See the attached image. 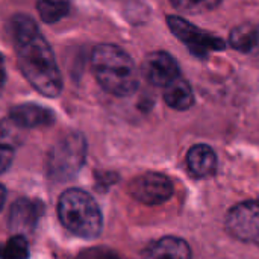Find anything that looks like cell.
Listing matches in <instances>:
<instances>
[{
	"label": "cell",
	"mask_w": 259,
	"mask_h": 259,
	"mask_svg": "<svg viewBox=\"0 0 259 259\" xmlns=\"http://www.w3.org/2000/svg\"><path fill=\"white\" fill-rule=\"evenodd\" d=\"M171 5L187 14H202L215 9L223 0H170Z\"/></svg>",
	"instance_id": "e0dca14e"
},
{
	"label": "cell",
	"mask_w": 259,
	"mask_h": 259,
	"mask_svg": "<svg viewBox=\"0 0 259 259\" xmlns=\"http://www.w3.org/2000/svg\"><path fill=\"white\" fill-rule=\"evenodd\" d=\"M21 129L17 123H14L9 117L0 120V144L8 146L14 149V146H18L23 140Z\"/></svg>",
	"instance_id": "ac0fdd59"
},
{
	"label": "cell",
	"mask_w": 259,
	"mask_h": 259,
	"mask_svg": "<svg viewBox=\"0 0 259 259\" xmlns=\"http://www.w3.org/2000/svg\"><path fill=\"white\" fill-rule=\"evenodd\" d=\"M12 159H14V149L0 144V175L11 167Z\"/></svg>",
	"instance_id": "ffe728a7"
},
{
	"label": "cell",
	"mask_w": 259,
	"mask_h": 259,
	"mask_svg": "<svg viewBox=\"0 0 259 259\" xmlns=\"http://www.w3.org/2000/svg\"><path fill=\"white\" fill-rule=\"evenodd\" d=\"M255 39V26L252 24H241L231 32L229 41L231 46L243 53H252Z\"/></svg>",
	"instance_id": "9a60e30c"
},
{
	"label": "cell",
	"mask_w": 259,
	"mask_h": 259,
	"mask_svg": "<svg viewBox=\"0 0 259 259\" xmlns=\"http://www.w3.org/2000/svg\"><path fill=\"white\" fill-rule=\"evenodd\" d=\"M187 165L193 176L209 178L217 170V155L206 144H196L187 153Z\"/></svg>",
	"instance_id": "7c38bea8"
},
{
	"label": "cell",
	"mask_w": 259,
	"mask_h": 259,
	"mask_svg": "<svg viewBox=\"0 0 259 259\" xmlns=\"http://www.w3.org/2000/svg\"><path fill=\"white\" fill-rule=\"evenodd\" d=\"M91 68L99 85L117 97L132 96L138 88V70L132 58L115 44H99L91 52Z\"/></svg>",
	"instance_id": "7a4b0ae2"
},
{
	"label": "cell",
	"mask_w": 259,
	"mask_h": 259,
	"mask_svg": "<svg viewBox=\"0 0 259 259\" xmlns=\"http://www.w3.org/2000/svg\"><path fill=\"white\" fill-rule=\"evenodd\" d=\"M58 217L71 234L93 240L103 228V217L96 200L83 190H65L58 202Z\"/></svg>",
	"instance_id": "3957f363"
},
{
	"label": "cell",
	"mask_w": 259,
	"mask_h": 259,
	"mask_svg": "<svg viewBox=\"0 0 259 259\" xmlns=\"http://www.w3.org/2000/svg\"><path fill=\"white\" fill-rule=\"evenodd\" d=\"M5 82H6V67H5V58L0 53V87H3Z\"/></svg>",
	"instance_id": "44dd1931"
},
{
	"label": "cell",
	"mask_w": 259,
	"mask_h": 259,
	"mask_svg": "<svg viewBox=\"0 0 259 259\" xmlns=\"http://www.w3.org/2000/svg\"><path fill=\"white\" fill-rule=\"evenodd\" d=\"M76 259H120L117 252H114L109 247H91L88 250H83Z\"/></svg>",
	"instance_id": "d6986e66"
},
{
	"label": "cell",
	"mask_w": 259,
	"mask_h": 259,
	"mask_svg": "<svg viewBox=\"0 0 259 259\" xmlns=\"http://www.w3.org/2000/svg\"><path fill=\"white\" fill-rule=\"evenodd\" d=\"M9 118L23 129L52 126L56 121V115L52 109L36 103L15 105L9 111Z\"/></svg>",
	"instance_id": "30bf717a"
},
{
	"label": "cell",
	"mask_w": 259,
	"mask_h": 259,
	"mask_svg": "<svg viewBox=\"0 0 259 259\" xmlns=\"http://www.w3.org/2000/svg\"><path fill=\"white\" fill-rule=\"evenodd\" d=\"M250 55L259 56V26H255V39H253V49Z\"/></svg>",
	"instance_id": "7402d4cb"
},
{
	"label": "cell",
	"mask_w": 259,
	"mask_h": 259,
	"mask_svg": "<svg viewBox=\"0 0 259 259\" xmlns=\"http://www.w3.org/2000/svg\"><path fill=\"white\" fill-rule=\"evenodd\" d=\"M167 23L170 30L175 33V36L181 42H184L188 47V50L197 58H206L212 52L225 50L226 44L222 38L193 26L182 17L168 15Z\"/></svg>",
	"instance_id": "5b68a950"
},
{
	"label": "cell",
	"mask_w": 259,
	"mask_h": 259,
	"mask_svg": "<svg viewBox=\"0 0 259 259\" xmlns=\"http://www.w3.org/2000/svg\"><path fill=\"white\" fill-rule=\"evenodd\" d=\"M87 159V140L80 132H68L61 137L49 150L47 175L56 182H67L74 178Z\"/></svg>",
	"instance_id": "277c9868"
},
{
	"label": "cell",
	"mask_w": 259,
	"mask_h": 259,
	"mask_svg": "<svg viewBox=\"0 0 259 259\" xmlns=\"http://www.w3.org/2000/svg\"><path fill=\"white\" fill-rule=\"evenodd\" d=\"M127 191L137 202L153 206L167 202L173 196V184L165 175L152 171L134 178Z\"/></svg>",
	"instance_id": "52a82bcc"
},
{
	"label": "cell",
	"mask_w": 259,
	"mask_h": 259,
	"mask_svg": "<svg viewBox=\"0 0 259 259\" xmlns=\"http://www.w3.org/2000/svg\"><path fill=\"white\" fill-rule=\"evenodd\" d=\"M226 229L234 238L259 247V202L249 200L231 208L226 215Z\"/></svg>",
	"instance_id": "8992f818"
},
{
	"label": "cell",
	"mask_w": 259,
	"mask_h": 259,
	"mask_svg": "<svg viewBox=\"0 0 259 259\" xmlns=\"http://www.w3.org/2000/svg\"><path fill=\"white\" fill-rule=\"evenodd\" d=\"M140 259H191V249L182 238L164 237L152 243Z\"/></svg>",
	"instance_id": "8fae6325"
},
{
	"label": "cell",
	"mask_w": 259,
	"mask_h": 259,
	"mask_svg": "<svg viewBox=\"0 0 259 259\" xmlns=\"http://www.w3.org/2000/svg\"><path fill=\"white\" fill-rule=\"evenodd\" d=\"M5 199H6V190H5V187L0 184V211H2V208H3Z\"/></svg>",
	"instance_id": "603a6c76"
},
{
	"label": "cell",
	"mask_w": 259,
	"mask_h": 259,
	"mask_svg": "<svg viewBox=\"0 0 259 259\" xmlns=\"http://www.w3.org/2000/svg\"><path fill=\"white\" fill-rule=\"evenodd\" d=\"M164 100L170 108L185 111L194 105V93L188 80L179 76L167 87H164Z\"/></svg>",
	"instance_id": "4fadbf2b"
},
{
	"label": "cell",
	"mask_w": 259,
	"mask_h": 259,
	"mask_svg": "<svg viewBox=\"0 0 259 259\" xmlns=\"http://www.w3.org/2000/svg\"><path fill=\"white\" fill-rule=\"evenodd\" d=\"M17 64L26 80L50 99L62 93V74L55 52L30 15L14 14L9 21Z\"/></svg>",
	"instance_id": "6da1fadb"
},
{
	"label": "cell",
	"mask_w": 259,
	"mask_h": 259,
	"mask_svg": "<svg viewBox=\"0 0 259 259\" xmlns=\"http://www.w3.org/2000/svg\"><path fill=\"white\" fill-rule=\"evenodd\" d=\"M70 0H38L36 11L47 24H55L70 14Z\"/></svg>",
	"instance_id": "5bb4252c"
},
{
	"label": "cell",
	"mask_w": 259,
	"mask_h": 259,
	"mask_svg": "<svg viewBox=\"0 0 259 259\" xmlns=\"http://www.w3.org/2000/svg\"><path fill=\"white\" fill-rule=\"evenodd\" d=\"M143 74L155 87H167L181 76L175 58L162 50L152 52L146 56L143 62Z\"/></svg>",
	"instance_id": "ba28073f"
},
{
	"label": "cell",
	"mask_w": 259,
	"mask_h": 259,
	"mask_svg": "<svg viewBox=\"0 0 259 259\" xmlns=\"http://www.w3.org/2000/svg\"><path fill=\"white\" fill-rule=\"evenodd\" d=\"M2 259H27L29 246L23 235H14L2 247Z\"/></svg>",
	"instance_id": "2e32d148"
},
{
	"label": "cell",
	"mask_w": 259,
	"mask_h": 259,
	"mask_svg": "<svg viewBox=\"0 0 259 259\" xmlns=\"http://www.w3.org/2000/svg\"><path fill=\"white\" fill-rule=\"evenodd\" d=\"M42 215V205L38 200L17 199L9 212V228L17 235L32 234L36 228L39 217Z\"/></svg>",
	"instance_id": "9c48e42d"
}]
</instances>
